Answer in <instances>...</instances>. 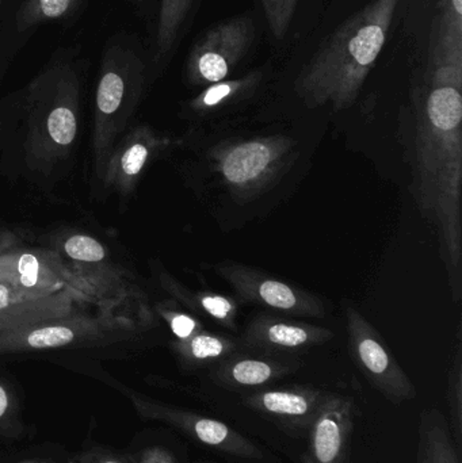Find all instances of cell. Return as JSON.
Returning a JSON list of instances; mask_svg holds the SVG:
<instances>
[{"label":"cell","mask_w":462,"mask_h":463,"mask_svg":"<svg viewBox=\"0 0 462 463\" xmlns=\"http://www.w3.org/2000/svg\"><path fill=\"white\" fill-rule=\"evenodd\" d=\"M414 195L438 232L455 301L461 297L462 40L434 22L428 65L415 97Z\"/></svg>","instance_id":"cell-1"},{"label":"cell","mask_w":462,"mask_h":463,"mask_svg":"<svg viewBox=\"0 0 462 463\" xmlns=\"http://www.w3.org/2000/svg\"><path fill=\"white\" fill-rule=\"evenodd\" d=\"M401 0H372L344 22L317 49L295 81L309 109L335 111L354 105L384 49Z\"/></svg>","instance_id":"cell-2"},{"label":"cell","mask_w":462,"mask_h":463,"mask_svg":"<svg viewBox=\"0 0 462 463\" xmlns=\"http://www.w3.org/2000/svg\"><path fill=\"white\" fill-rule=\"evenodd\" d=\"M83 64L79 49H57L35 78L10 97L24 118V146L34 167H52L75 144Z\"/></svg>","instance_id":"cell-3"},{"label":"cell","mask_w":462,"mask_h":463,"mask_svg":"<svg viewBox=\"0 0 462 463\" xmlns=\"http://www.w3.org/2000/svg\"><path fill=\"white\" fill-rule=\"evenodd\" d=\"M148 83V64L140 43L125 32L106 43L95 87V171L102 179L117 138L125 132Z\"/></svg>","instance_id":"cell-4"},{"label":"cell","mask_w":462,"mask_h":463,"mask_svg":"<svg viewBox=\"0 0 462 463\" xmlns=\"http://www.w3.org/2000/svg\"><path fill=\"white\" fill-rule=\"evenodd\" d=\"M0 283L37 293L87 294L102 299L141 298L124 274L73 266L56 250L33 248L11 232L0 233Z\"/></svg>","instance_id":"cell-5"},{"label":"cell","mask_w":462,"mask_h":463,"mask_svg":"<svg viewBox=\"0 0 462 463\" xmlns=\"http://www.w3.org/2000/svg\"><path fill=\"white\" fill-rule=\"evenodd\" d=\"M141 302L95 307L0 332V356L111 345L151 326Z\"/></svg>","instance_id":"cell-6"},{"label":"cell","mask_w":462,"mask_h":463,"mask_svg":"<svg viewBox=\"0 0 462 463\" xmlns=\"http://www.w3.org/2000/svg\"><path fill=\"white\" fill-rule=\"evenodd\" d=\"M295 148L287 136H265L219 146L212 159L231 194L247 201L262 194L289 168Z\"/></svg>","instance_id":"cell-7"},{"label":"cell","mask_w":462,"mask_h":463,"mask_svg":"<svg viewBox=\"0 0 462 463\" xmlns=\"http://www.w3.org/2000/svg\"><path fill=\"white\" fill-rule=\"evenodd\" d=\"M255 35L254 21L247 15L225 19L206 30L187 56V81L203 87L225 80L249 53Z\"/></svg>","instance_id":"cell-8"},{"label":"cell","mask_w":462,"mask_h":463,"mask_svg":"<svg viewBox=\"0 0 462 463\" xmlns=\"http://www.w3.org/2000/svg\"><path fill=\"white\" fill-rule=\"evenodd\" d=\"M349 347L355 364L388 402L403 404L417 397V389L388 350L374 326L355 307H346Z\"/></svg>","instance_id":"cell-9"},{"label":"cell","mask_w":462,"mask_h":463,"mask_svg":"<svg viewBox=\"0 0 462 463\" xmlns=\"http://www.w3.org/2000/svg\"><path fill=\"white\" fill-rule=\"evenodd\" d=\"M113 386L129 400L136 413L141 419L168 424L203 445L219 449L228 456L238 457L241 459L263 458L262 451L254 443L250 442L243 435L233 431L222 421L205 418V416L197 415V413L173 407V405L155 402L154 399L137 393L122 383H113Z\"/></svg>","instance_id":"cell-10"},{"label":"cell","mask_w":462,"mask_h":463,"mask_svg":"<svg viewBox=\"0 0 462 463\" xmlns=\"http://www.w3.org/2000/svg\"><path fill=\"white\" fill-rule=\"evenodd\" d=\"M138 301H144V297L132 299H102L73 291L37 293L19 290L0 283V332L73 315L90 309V307H108Z\"/></svg>","instance_id":"cell-11"},{"label":"cell","mask_w":462,"mask_h":463,"mask_svg":"<svg viewBox=\"0 0 462 463\" xmlns=\"http://www.w3.org/2000/svg\"><path fill=\"white\" fill-rule=\"evenodd\" d=\"M214 269L222 279L230 283L238 296L246 301L297 317L325 316V305L316 296L269 277L265 272L232 261L219 263Z\"/></svg>","instance_id":"cell-12"},{"label":"cell","mask_w":462,"mask_h":463,"mask_svg":"<svg viewBox=\"0 0 462 463\" xmlns=\"http://www.w3.org/2000/svg\"><path fill=\"white\" fill-rule=\"evenodd\" d=\"M170 146V137L148 125L133 128L114 146L100 181L118 195L132 194L149 163Z\"/></svg>","instance_id":"cell-13"},{"label":"cell","mask_w":462,"mask_h":463,"mask_svg":"<svg viewBox=\"0 0 462 463\" xmlns=\"http://www.w3.org/2000/svg\"><path fill=\"white\" fill-rule=\"evenodd\" d=\"M354 405L349 399L325 394L309 424L308 448L303 463H349Z\"/></svg>","instance_id":"cell-14"},{"label":"cell","mask_w":462,"mask_h":463,"mask_svg":"<svg viewBox=\"0 0 462 463\" xmlns=\"http://www.w3.org/2000/svg\"><path fill=\"white\" fill-rule=\"evenodd\" d=\"M334 334L322 326L278 320V318H254L244 334V345L269 353L306 350L333 339Z\"/></svg>","instance_id":"cell-15"},{"label":"cell","mask_w":462,"mask_h":463,"mask_svg":"<svg viewBox=\"0 0 462 463\" xmlns=\"http://www.w3.org/2000/svg\"><path fill=\"white\" fill-rule=\"evenodd\" d=\"M325 393L312 389L266 391L247 397L246 405L258 412L276 416L292 423L311 424Z\"/></svg>","instance_id":"cell-16"},{"label":"cell","mask_w":462,"mask_h":463,"mask_svg":"<svg viewBox=\"0 0 462 463\" xmlns=\"http://www.w3.org/2000/svg\"><path fill=\"white\" fill-rule=\"evenodd\" d=\"M263 81L262 71H252L247 75L231 80L209 84L200 94L187 103V108L195 116L205 117L219 113L231 106L244 102L255 94Z\"/></svg>","instance_id":"cell-17"},{"label":"cell","mask_w":462,"mask_h":463,"mask_svg":"<svg viewBox=\"0 0 462 463\" xmlns=\"http://www.w3.org/2000/svg\"><path fill=\"white\" fill-rule=\"evenodd\" d=\"M418 432V463H461L444 412L437 408L423 411Z\"/></svg>","instance_id":"cell-18"},{"label":"cell","mask_w":462,"mask_h":463,"mask_svg":"<svg viewBox=\"0 0 462 463\" xmlns=\"http://www.w3.org/2000/svg\"><path fill=\"white\" fill-rule=\"evenodd\" d=\"M51 250L73 266L106 274H122V269L111 261L108 248L90 234L61 232L51 242Z\"/></svg>","instance_id":"cell-19"},{"label":"cell","mask_w":462,"mask_h":463,"mask_svg":"<svg viewBox=\"0 0 462 463\" xmlns=\"http://www.w3.org/2000/svg\"><path fill=\"white\" fill-rule=\"evenodd\" d=\"M87 2L89 0H19L15 30L24 34L41 24H68L80 15Z\"/></svg>","instance_id":"cell-20"},{"label":"cell","mask_w":462,"mask_h":463,"mask_svg":"<svg viewBox=\"0 0 462 463\" xmlns=\"http://www.w3.org/2000/svg\"><path fill=\"white\" fill-rule=\"evenodd\" d=\"M289 370V364L276 359H231L216 370L214 380L222 385L252 388L282 377Z\"/></svg>","instance_id":"cell-21"},{"label":"cell","mask_w":462,"mask_h":463,"mask_svg":"<svg viewBox=\"0 0 462 463\" xmlns=\"http://www.w3.org/2000/svg\"><path fill=\"white\" fill-rule=\"evenodd\" d=\"M160 282H162L163 288H165L174 298L178 299L190 309L203 313L228 328H235L238 309L227 297L222 296V294L209 293V291L193 293L179 285L168 274L160 275Z\"/></svg>","instance_id":"cell-22"},{"label":"cell","mask_w":462,"mask_h":463,"mask_svg":"<svg viewBox=\"0 0 462 463\" xmlns=\"http://www.w3.org/2000/svg\"><path fill=\"white\" fill-rule=\"evenodd\" d=\"M194 0H162L155 38V64L165 61L178 40Z\"/></svg>","instance_id":"cell-23"},{"label":"cell","mask_w":462,"mask_h":463,"mask_svg":"<svg viewBox=\"0 0 462 463\" xmlns=\"http://www.w3.org/2000/svg\"><path fill=\"white\" fill-rule=\"evenodd\" d=\"M173 347L182 364L198 366L230 355L235 350L236 343L227 337L200 331L189 339L176 340Z\"/></svg>","instance_id":"cell-24"},{"label":"cell","mask_w":462,"mask_h":463,"mask_svg":"<svg viewBox=\"0 0 462 463\" xmlns=\"http://www.w3.org/2000/svg\"><path fill=\"white\" fill-rule=\"evenodd\" d=\"M448 405L450 413V432L458 453L462 451V353L458 345L450 366L449 380L447 392Z\"/></svg>","instance_id":"cell-25"},{"label":"cell","mask_w":462,"mask_h":463,"mask_svg":"<svg viewBox=\"0 0 462 463\" xmlns=\"http://www.w3.org/2000/svg\"><path fill=\"white\" fill-rule=\"evenodd\" d=\"M24 435V423L18 397L13 386L0 378V437L18 440Z\"/></svg>","instance_id":"cell-26"},{"label":"cell","mask_w":462,"mask_h":463,"mask_svg":"<svg viewBox=\"0 0 462 463\" xmlns=\"http://www.w3.org/2000/svg\"><path fill=\"white\" fill-rule=\"evenodd\" d=\"M260 3L274 38L282 40L292 24L298 0H260Z\"/></svg>","instance_id":"cell-27"},{"label":"cell","mask_w":462,"mask_h":463,"mask_svg":"<svg viewBox=\"0 0 462 463\" xmlns=\"http://www.w3.org/2000/svg\"><path fill=\"white\" fill-rule=\"evenodd\" d=\"M156 310L160 317L168 324L176 340L189 339L193 335L203 331L201 324L193 316L187 315V313L171 309L165 304L157 305Z\"/></svg>","instance_id":"cell-28"},{"label":"cell","mask_w":462,"mask_h":463,"mask_svg":"<svg viewBox=\"0 0 462 463\" xmlns=\"http://www.w3.org/2000/svg\"><path fill=\"white\" fill-rule=\"evenodd\" d=\"M436 21L455 37L462 40V0H441Z\"/></svg>","instance_id":"cell-29"},{"label":"cell","mask_w":462,"mask_h":463,"mask_svg":"<svg viewBox=\"0 0 462 463\" xmlns=\"http://www.w3.org/2000/svg\"><path fill=\"white\" fill-rule=\"evenodd\" d=\"M73 463H136V459L110 449L95 446L76 454Z\"/></svg>","instance_id":"cell-30"},{"label":"cell","mask_w":462,"mask_h":463,"mask_svg":"<svg viewBox=\"0 0 462 463\" xmlns=\"http://www.w3.org/2000/svg\"><path fill=\"white\" fill-rule=\"evenodd\" d=\"M136 463H176L171 453L160 446H151V448L144 449L138 454Z\"/></svg>","instance_id":"cell-31"},{"label":"cell","mask_w":462,"mask_h":463,"mask_svg":"<svg viewBox=\"0 0 462 463\" xmlns=\"http://www.w3.org/2000/svg\"><path fill=\"white\" fill-rule=\"evenodd\" d=\"M16 463H61V462L54 461V459H52V458H26V459H22V461H19Z\"/></svg>","instance_id":"cell-32"},{"label":"cell","mask_w":462,"mask_h":463,"mask_svg":"<svg viewBox=\"0 0 462 463\" xmlns=\"http://www.w3.org/2000/svg\"><path fill=\"white\" fill-rule=\"evenodd\" d=\"M5 0H0V13H2L3 5H5Z\"/></svg>","instance_id":"cell-33"},{"label":"cell","mask_w":462,"mask_h":463,"mask_svg":"<svg viewBox=\"0 0 462 463\" xmlns=\"http://www.w3.org/2000/svg\"><path fill=\"white\" fill-rule=\"evenodd\" d=\"M132 2H135V3H143L144 0H132Z\"/></svg>","instance_id":"cell-34"}]
</instances>
